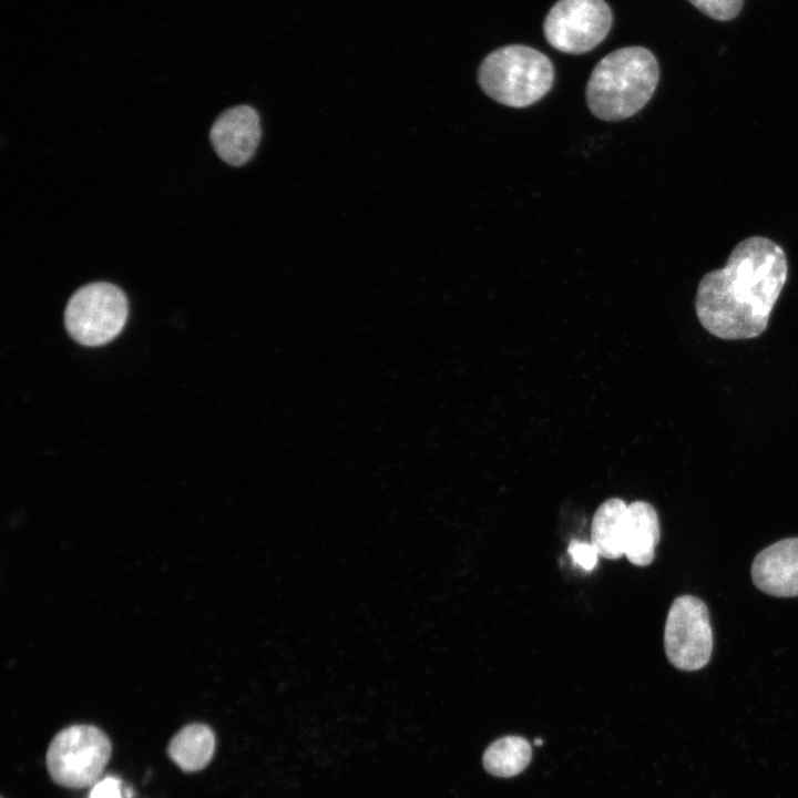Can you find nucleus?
I'll list each match as a JSON object with an SVG mask.
<instances>
[{"instance_id":"nucleus-1","label":"nucleus","mask_w":798,"mask_h":798,"mask_svg":"<svg viewBox=\"0 0 798 798\" xmlns=\"http://www.w3.org/2000/svg\"><path fill=\"white\" fill-rule=\"evenodd\" d=\"M788 276L785 250L765 236L741 239L722 268L699 280L695 310L709 334L725 340L761 335Z\"/></svg>"},{"instance_id":"nucleus-2","label":"nucleus","mask_w":798,"mask_h":798,"mask_svg":"<svg viewBox=\"0 0 798 798\" xmlns=\"http://www.w3.org/2000/svg\"><path fill=\"white\" fill-rule=\"evenodd\" d=\"M659 79L655 55L643 47H625L605 55L586 84V103L594 116L621 121L642 110Z\"/></svg>"},{"instance_id":"nucleus-3","label":"nucleus","mask_w":798,"mask_h":798,"mask_svg":"<svg viewBox=\"0 0 798 798\" xmlns=\"http://www.w3.org/2000/svg\"><path fill=\"white\" fill-rule=\"evenodd\" d=\"M478 81L494 101L525 108L541 100L552 88L554 68L542 52L526 45L501 47L482 61Z\"/></svg>"},{"instance_id":"nucleus-4","label":"nucleus","mask_w":798,"mask_h":798,"mask_svg":"<svg viewBox=\"0 0 798 798\" xmlns=\"http://www.w3.org/2000/svg\"><path fill=\"white\" fill-rule=\"evenodd\" d=\"M111 751V741L100 728L69 726L51 740L47 768L55 784L72 789L85 788L101 776Z\"/></svg>"},{"instance_id":"nucleus-5","label":"nucleus","mask_w":798,"mask_h":798,"mask_svg":"<svg viewBox=\"0 0 798 798\" xmlns=\"http://www.w3.org/2000/svg\"><path fill=\"white\" fill-rule=\"evenodd\" d=\"M127 310V299L121 288L110 283H91L69 299L64 324L79 344L101 346L121 332Z\"/></svg>"},{"instance_id":"nucleus-6","label":"nucleus","mask_w":798,"mask_h":798,"mask_svg":"<svg viewBox=\"0 0 798 798\" xmlns=\"http://www.w3.org/2000/svg\"><path fill=\"white\" fill-rule=\"evenodd\" d=\"M612 21L611 8L604 0H559L545 17L543 32L554 49L581 54L605 39Z\"/></svg>"},{"instance_id":"nucleus-7","label":"nucleus","mask_w":798,"mask_h":798,"mask_svg":"<svg viewBox=\"0 0 798 798\" xmlns=\"http://www.w3.org/2000/svg\"><path fill=\"white\" fill-rule=\"evenodd\" d=\"M664 647L671 664L682 671H697L709 662L713 632L700 598L682 595L674 600L665 623Z\"/></svg>"},{"instance_id":"nucleus-8","label":"nucleus","mask_w":798,"mask_h":798,"mask_svg":"<svg viewBox=\"0 0 798 798\" xmlns=\"http://www.w3.org/2000/svg\"><path fill=\"white\" fill-rule=\"evenodd\" d=\"M259 115L248 105L224 111L213 123L209 139L218 156L229 165L241 166L254 155L260 140Z\"/></svg>"},{"instance_id":"nucleus-9","label":"nucleus","mask_w":798,"mask_h":798,"mask_svg":"<svg viewBox=\"0 0 798 798\" xmlns=\"http://www.w3.org/2000/svg\"><path fill=\"white\" fill-rule=\"evenodd\" d=\"M751 579L769 595L798 596V538L780 540L760 551L751 565Z\"/></svg>"},{"instance_id":"nucleus-10","label":"nucleus","mask_w":798,"mask_h":798,"mask_svg":"<svg viewBox=\"0 0 798 798\" xmlns=\"http://www.w3.org/2000/svg\"><path fill=\"white\" fill-rule=\"evenodd\" d=\"M659 541V522L656 510L645 501L627 504L624 535V555L636 566L651 564Z\"/></svg>"},{"instance_id":"nucleus-11","label":"nucleus","mask_w":798,"mask_h":798,"mask_svg":"<svg viewBox=\"0 0 798 798\" xmlns=\"http://www.w3.org/2000/svg\"><path fill=\"white\" fill-rule=\"evenodd\" d=\"M627 504L618 498L604 501L594 513L591 543L600 556L617 560L624 555Z\"/></svg>"},{"instance_id":"nucleus-12","label":"nucleus","mask_w":798,"mask_h":798,"mask_svg":"<svg viewBox=\"0 0 798 798\" xmlns=\"http://www.w3.org/2000/svg\"><path fill=\"white\" fill-rule=\"evenodd\" d=\"M215 751V735L204 724L194 723L184 726L171 739L168 757L186 773L204 769Z\"/></svg>"},{"instance_id":"nucleus-13","label":"nucleus","mask_w":798,"mask_h":798,"mask_svg":"<svg viewBox=\"0 0 798 798\" xmlns=\"http://www.w3.org/2000/svg\"><path fill=\"white\" fill-rule=\"evenodd\" d=\"M532 756L530 743L521 736H504L493 741L484 751V769L497 777H513L523 771Z\"/></svg>"},{"instance_id":"nucleus-14","label":"nucleus","mask_w":798,"mask_h":798,"mask_svg":"<svg viewBox=\"0 0 798 798\" xmlns=\"http://www.w3.org/2000/svg\"><path fill=\"white\" fill-rule=\"evenodd\" d=\"M705 16L718 20L729 21L738 16L744 0H688Z\"/></svg>"},{"instance_id":"nucleus-15","label":"nucleus","mask_w":798,"mask_h":798,"mask_svg":"<svg viewBox=\"0 0 798 798\" xmlns=\"http://www.w3.org/2000/svg\"><path fill=\"white\" fill-rule=\"evenodd\" d=\"M569 553L572 561L585 571H591L597 563L600 556L593 544L583 541H573L569 545Z\"/></svg>"},{"instance_id":"nucleus-16","label":"nucleus","mask_w":798,"mask_h":798,"mask_svg":"<svg viewBox=\"0 0 798 798\" xmlns=\"http://www.w3.org/2000/svg\"><path fill=\"white\" fill-rule=\"evenodd\" d=\"M90 798H121L117 781L114 778L103 779L94 786Z\"/></svg>"},{"instance_id":"nucleus-17","label":"nucleus","mask_w":798,"mask_h":798,"mask_svg":"<svg viewBox=\"0 0 798 798\" xmlns=\"http://www.w3.org/2000/svg\"><path fill=\"white\" fill-rule=\"evenodd\" d=\"M542 743H543V740L540 739V738H536V739L534 740V744H535L536 746L542 745Z\"/></svg>"}]
</instances>
